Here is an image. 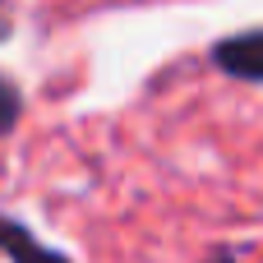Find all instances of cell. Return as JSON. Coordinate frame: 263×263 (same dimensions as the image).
Segmentation results:
<instances>
[{
  "instance_id": "6da1fadb",
  "label": "cell",
  "mask_w": 263,
  "mask_h": 263,
  "mask_svg": "<svg viewBox=\"0 0 263 263\" xmlns=\"http://www.w3.org/2000/svg\"><path fill=\"white\" fill-rule=\"evenodd\" d=\"M213 65L227 79L240 83H263V28H240L213 42Z\"/></svg>"
},
{
  "instance_id": "7a4b0ae2",
  "label": "cell",
  "mask_w": 263,
  "mask_h": 263,
  "mask_svg": "<svg viewBox=\"0 0 263 263\" xmlns=\"http://www.w3.org/2000/svg\"><path fill=\"white\" fill-rule=\"evenodd\" d=\"M0 254L9 263H74L69 254L42 245V240H37L23 222H14V217H0Z\"/></svg>"
},
{
  "instance_id": "3957f363",
  "label": "cell",
  "mask_w": 263,
  "mask_h": 263,
  "mask_svg": "<svg viewBox=\"0 0 263 263\" xmlns=\"http://www.w3.org/2000/svg\"><path fill=\"white\" fill-rule=\"evenodd\" d=\"M18 116H23V92L14 88L9 74H0V134H9L18 125Z\"/></svg>"
},
{
  "instance_id": "277c9868",
  "label": "cell",
  "mask_w": 263,
  "mask_h": 263,
  "mask_svg": "<svg viewBox=\"0 0 263 263\" xmlns=\"http://www.w3.org/2000/svg\"><path fill=\"white\" fill-rule=\"evenodd\" d=\"M9 32H14V9L9 0H0V42H9Z\"/></svg>"
},
{
  "instance_id": "5b68a950",
  "label": "cell",
  "mask_w": 263,
  "mask_h": 263,
  "mask_svg": "<svg viewBox=\"0 0 263 263\" xmlns=\"http://www.w3.org/2000/svg\"><path fill=\"white\" fill-rule=\"evenodd\" d=\"M208 263H245V259H240L236 250H213V254H208Z\"/></svg>"
}]
</instances>
